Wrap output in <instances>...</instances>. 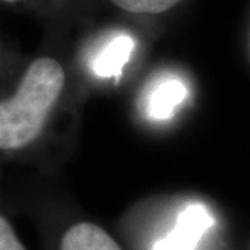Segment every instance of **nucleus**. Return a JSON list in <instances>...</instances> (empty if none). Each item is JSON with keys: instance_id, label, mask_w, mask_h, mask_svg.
Returning a JSON list of instances; mask_svg holds the SVG:
<instances>
[{"instance_id": "obj_2", "label": "nucleus", "mask_w": 250, "mask_h": 250, "mask_svg": "<svg viewBox=\"0 0 250 250\" xmlns=\"http://www.w3.org/2000/svg\"><path fill=\"white\" fill-rule=\"evenodd\" d=\"M60 250H123L114 238L93 223L70 227L60 242Z\"/></svg>"}, {"instance_id": "obj_8", "label": "nucleus", "mask_w": 250, "mask_h": 250, "mask_svg": "<svg viewBox=\"0 0 250 250\" xmlns=\"http://www.w3.org/2000/svg\"><path fill=\"white\" fill-rule=\"evenodd\" d=\"M153 250H190L188 249L185 245H182L178 239H175L171 233H168L166 238H163L153 246Z\"/></svg>"}, {"instance_id": "obj_6", "label": "nucleus", "mask_w": 250, "mask_h": 250, "mask_svg": "<svg viewBox=\"0 0 250 250\" xmlns=\"http://www.w3.org/2000/svg\"><path fill=\"white\" fill-rule=\"evenodd\" d=\"M117 9L131 14H163L184 0H110Z\"/></svg>"}, {"instance_id": "obj_4", "label": "nucleus", "mask_w": 250, "mask_h": 250, "mask_svg": "<svg viewBox=\"0 0 250 250\" xmlns=\"http://www.w3.org/2000/svg\"><path fill=\"white\" fill-rule=\"evenodd\" d=\"M211 224L213 218L205 206L190 205L179 214L175 229L170 233L192 250Z\"/></svg>"}, {"instance_id": "obj_3", "label": "nucleus", "mask_w": 250, "mask_h": 250, "mask_svg": "<svg viewBox=\"0 0 250 250\" xmlns=\"http://www.w3.org/2000/svg\"><path fill=\"white\" fill-rule=\"evenodd\" d=\"M135 42L131 36L118 35L104 46L93 62V71L100 78L118 77L134 50Z\"/></svg>"}, {"instance_id": "obj_10", "label": "nucleus", "mask_w": 250, "mask_h": 250, "mask_svg": "<svg viewBox=\"0 0 250 250\" xmlns=\"http://www.w3.org/2000/svg\"><path fill=\"white\" fill-rule=\"evenodd\" d=\"M0 62H1V46H0Z\"/></svg>"}, {"instance_id": "obj_1", "label": "nucleus", "mask_w": 250, "mask_h": 250, "mask_svg": "<svg viewBox=\"0 0 250 250\" xmlns=\"http://www.w3.org/2000/svg\"><path fill=\"white\" fill-rule=\"evenodd\" d=\"M64 83V70L52 57L28 64L14 88L0 96V154L25 152L39 141Z\"/></svg>"}, {"instance_id": "obj_5", "label": "nucleus", "mask_w": 250, "mask_h": 250, "mask_svg": "<svg viewBox=\"0 0 250 250\" xmlns=\"http://www.w3.org/2000/svg\"><path fill=\"white\" fill-rule=\"evenodd\" d=\"M187 86L178 80H167L159 83L147 99V113L157 120L170 118L174 110L187 98Z\"/></svg>"}, {"instance_id": "obj_7", "label": "nucleus", "mask_w": 250, "mask_h": 250, "mask_svg": "<svg viewBox=\"0 0 250 250\" xmlns=\"http://www.w3.org/2000/svg\"><path fill=\"white\" fill-rule=\"evenodd\" d=\"M0 250H28L14 229L9 217L0 210Z\"/></svg>"}, {"instance_id": "obj_9", "label": "nucleus", "mask_w": 250, "mask_h": 250, "mask_svg": "<svg viewBox=\"0 0 250 250\" xmlns=\"http://www.w3.org/2000/svg\"><path fill=\"white\" fill-rule=\"evenodd\" d=\"M39 0H0V4L11 7H29L36 4Z\"/></svg>"}]
</instances>
